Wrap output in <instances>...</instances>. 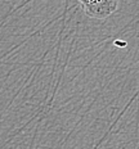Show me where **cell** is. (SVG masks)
Wrapping results in <instances>:
<instances>
[{
  "instance_id": "obj_1",
  "label": "cell",
  "mask_w": 139,
  "mask_h": 149,
  "mask_svg": "<svg viewBox=\"0 0 139 149\" xmlns=\"http://www.w3.org/2000/svg\"><path fill=\"white\" fill-rule=\"evenodd\" d=\"M121 0H79L84 13L93 19L104 21L119 8Z\"/></svg>"
}]
</instances>
